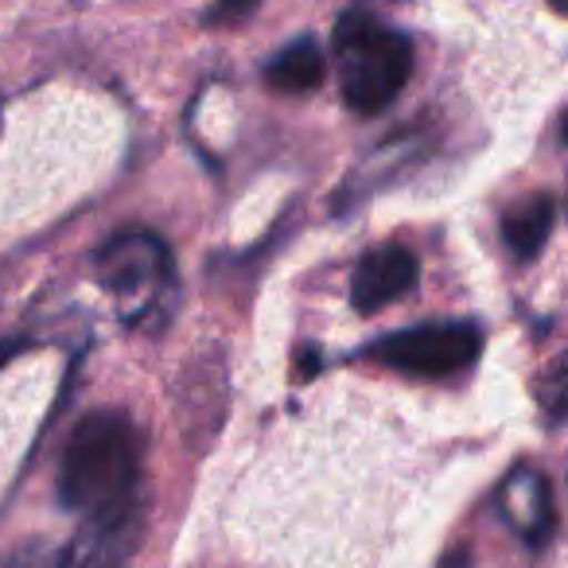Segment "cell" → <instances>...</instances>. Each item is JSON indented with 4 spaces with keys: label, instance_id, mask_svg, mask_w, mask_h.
<instances>
[{
    "label": "cell",
    "instance_id": "cell-1",
    "mask_svg": "<svg viewBox=\"0 0 568 568\" xmlns=\"http://www.w3.org/2000/svg\"><path fill=\"white\" fill-rule=\"evenodd\" d=\"M59 498L82 514L141 498V436L125 413L102 409L79 420L59 464Z\"/></svg>",
    "mask_w": 568,
    "mask_h": 568
},
{
    "label": "cell",
    "instance_id": "cell-2",
    "mask_svg": "<svg viewBox=\"0 0 568 568\" xmlns=\"http://www.w3.org/2000/svg\"><path fill=\"white\" fill-rule=\"evenodd\" d=\"M339 87L355 113H382L413 74V43L378 17L351 9L335 24Z\"/></svg>",
    "mask_w": 568,
    "mask_h": 568
},
{
    "label": "cell",
    "instance_id": "cell-3",
    "mask_svg": "<svg viewBox=\"0 0 568 568\" xmlns=\"http://www.w3.org/2000/svg\"><path fill=\"white\" fill-rule=\"evenodd\" d=\"M483 335L464 320H440V324H417L378 339L371 358L409 378H452L479 358Z\"/></svg>",
    "mask_w": 568,
    "mask_h": 568
},
{
    "label": "cell",
    "instance_id": "cell-4",
    "mask_svg": "<svg viewBox=\"0 0 568 568\" xmlns=\"http://www.w3.org/2000/svg\"><path fill=\"white\" fill-rule=\"evenodd\" d=\"M144 498L90 514V521L48 557V568H125L141 537Z\"/></svg>",
    "mask_w": 568,
    "mask_h": 568
},
{
    "label": "cell",
    "instance_id": "cell-5",
    "mask_svg": "<svg viewBox=\"0 0 568 568\" xmlns=\"http://www.w3.org/2000/svg\"><path fill=\"white\" fill-rule=\"evenodd\" d=\"M98 281L118 296H129L136 288H156L160 281H172V253L156 234H118L94 253Z\"/></svg>",
    "mask_w": 568,
    "mask_h": 568
},
{
    "label": "cell",
    "instance_id": "cell-6",
    "mask_svg": "<svg viewBox=\"0 0 568 568\" xmlns=\"http://www.w3.org/2000/svg\"><path fill=\"white\" fill-rule=\"evenodd\" d=\"M420 276V265L413 257V250L405 245H378L355 265L351 276V301L358 312H382L394 301H402L405 293H413V284Z\"/></svg>",
    "mask_w": 568,
    "mask_h": 568
},
{
    "label": "cell",
    "instance_id": "cell-7",
    "mask_svg": "<svg viewBox=\"0 0 568 568\" xmlns=\"http://www.w3.org/2000/svg\"><path fill=\"white\" fill-rule=\"evenodd\" d=\"M327 74V59L312 36H301L288 48H281L265 67V82L281 94H312Z\"/></svg>",
    "mask_w": 568,
    "mask_h": 568
},
{
    "label": "cell",
    "instance_id": "cell-8",
    "mask_svg": "<svg viewBox=\"0 0 568 568\" xmlns=\"http://www.w3.org/2000/svg\"><path fill=\"white\" fill-rule=\"evenodd\" d=\"M557 222V203L549 195H529L503 214V237L518 261H534L541 245L549 242V230Z\"/></svg>",
    "mask_w": 568,
    "mask_h": 568
},
{
    "label": "cell",
    "instance_id": "cell-9",
    "mask_svg": "<svg viewBox=\"0 0 568 568\" xmlns=\"http://www.w3.org/2000/svg\"><path fill=\"white\" fill-rule=\"evenodd\" d=\"M534 397H537V405H541V413H545L549 425L568 420V351L560 358H552V363L537 374Z\"/></svg>",
    "mask_w": 568,
    "mask_h": 568
},
{
    "label": "cell",
    "instance_id": "cell-10",
    "mask_svg": "<svg viewBox=\"0 0 568 568\" xmlns=\"http://www.w3.org/2000/svg\"><path fill=\"white\" fill-rule=\"evenodd\" d=\"M257 4L261 0H219V4H214V20H242V17H250Z\"/></svg>",
    "mask_w": 568,
    "mask_h": 568
},
{
    "label": "cell",
    "instance_id": "cell-11",
    "mask_svg": "<svg viewBox=\"0 0 568 568\" xmlns=\"http://www.w3.org/2000/svg\"><path fill=\"white\" fill-rule=\"evenodd\" d=\"M20 351H24V339H0V366H9Z\"/></svg>",
    "mask_w": 568,
    "mask_h": 568
},
{
    "label": "cell",
    "instance_id": "cell-12",
    "mask_svg": "<svg viewBox=\"0 0 568 568\" xmlns=\"http://www.w3.org/2000/svg\"><path fill=\"white\" fill-rule=\"evenodd\" d=\"M549 4H552V9L560 12V17H568V0H549Z\"/></svg>",
    "mask_w": 568,
    "mask_h": 568
},
{
    "label": "cell",
    "instance_id": "cell-13",
    "mask_svg": "<svg viewBox=\"0 0 568 568\" xmlns=\"http://www.w3.org/2000/svg\"><path fill=\"white\" fill-rule=\"evenodd\" d=\"M560 141L568 144V113H565V121H560Z\"/></svg>",
    "mask_w": 568,
    "mask_h": 568
}]
</instances>
